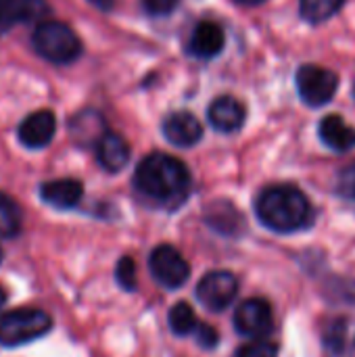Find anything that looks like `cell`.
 Masks as SVG:
<instances>
[{
	"instance_id": "obj_1",
	"label": "cell",
	"mask_w": 355,
	"mask_h": 357,
	"mask_svg": "<svg viewBox=\"0 0 355 357\" xmlns=\"http://www.w3.org/2000/svg\"><path fill=\"white\" fill-rule=\"evenodd\" d=\"M134 188L151 201L153 205L176 209L190 192V172L188 167L165 153L146 155L134 172Z\"/></svg>"
},
{
	"instance_id": "obj_2",
	"label": "cell",
	"mask_w": 355,
	"mask_h": 357,
	"mask_svg": "<svg viewBox=\"0 0 355 357\" xmlns=\"http://www.w3.org/2000/svg\"><path fill=\"white\" fill-rule=\"evenodd\" d=\"M257 220L278 234L303 230L312 222V205L308 197L291 184H274L259 192L255 201Z\"/></svg>"
},
{
	"instance_id": "obj_3",
	"label": "cell",
	"mask_w": 355,
	"mask_h": 357,
	"mask_svg": "<svg viewBox=\"0 0 355 357\" xmlns=\"http://www.w3.org/2000/svg\"><path fill=\"white\" fill-rule=\"evenodd\" d=\"M31 44L42 59L54 65H69L82 54V42L77 33L69 25L52 19L38 23L31 36Z\"/></svg>"
},
{
	"instance_id": "obj_4",
	"label": "cell",
	"mask_w": 355,
	"mask_h": 357,
	"mask_svg": "<svg viewBox=\"0 0 355 357\" xmlns=\"http://www.w3.org/2000/svg\"><path fill=\"white\" fill-rule=\"evenodd\" d=\"M52 328V318L42 310H13L0 314V345L19 347L42 339Z\"/></svg>"
},
{
	"instance_id": "obj_5",
	"label": "cell",
	"mask_w": 355,
	"mask_h": 357,
	"mask_svg": "<svg viewBox=\"0 0 355 357\" xmlns=\"http://www.w3.org/2000/svg\"><path fill=\"white\" fill-rule=\"evenodd\" d=\"M297 92L308 107H324L339 88V75L320 65H301L297 75Z\"/></svg>"
},
{
	"instance_id": "obj_6",
	"label": "cell",
	"mask_w": 355,
	"mask_h": 357,
	"mask_svg": "<svg viewBox=\"0 0 355 357\" xmlns=\"http://www.w3.org/2000/svg\"><path fill=\"white\" fill-rule=\"evenodd\" d=\"M153 278L165 289H180L190 276V264L172 245H159L149 257Z\"/></svg>"
},
{
	"instance_id": "obj_7",
	"label": "cell",
	"mask_w": 355,
	"mask_h": 357,
	"mask_svg": "<svg viewBox=\"0 0 355 357\" xmlns=\"http://www.w3.org/2000/svg\"><path fill=\"white\" fill-rule=\"evenodd\" d=\"M239 293V280L232 272L216 270L203 276V280L197 284V299L209 310V312H224Z\"/></svg>"
},
{
	"instance_id": "obj_8",
	"label": "cell",
	"mask_w": 355,
	"mask_h": 357,
	"mask_svg": "<svg viewBox=\"0 0 355 357\" xmlns=\"http://www.w3.org/2000/svg\"><path fill=\"white\" fill-rule=\"evenodd\" d=\"M234 328L243 337H251V339L270 335L274 328V316L270 303L264 299L243 301L234 312Z\"/></svg>"
},
{
	"instance_id": "obj_9",
	"label": "cell",
	"mask_w": 355,
	"mask_h": 357,
	"mask_svg": "<svg viewBox=\"0 0 355 357\" xmlns=\"http://www.w3.org/2000/svg\"><path fill=\"white\" fill-rule=\"evenodd\" d=\"M54 130H56L54 113L44 109V111L29 113L21 121V126L17 130V136H19L21 144L27 146V149H44L54 138Z\"/></svg>"
},
{
	"instance_id": "obj_10",
	"label": "cell",
	"mask_w": 355,
	"mask_h": 357,
	"mask_svg": "<svg viewBox=\"0 0 355 357\" xmlns=\"http://www.w3.org/2000/svg\"><path fill=\"white\" fill-rule=\"evenodd\" d=\"M163 136L174 146H182V149L195 146L203 138V126L192 113L176 111L163 119Z\"/></svg>"
},
{
	"instance_id": "obj_11",
	"label": "cell",
	"mask_w": 355,
	"mask_h": 357,
	"mask_svg": "<svg viewBox=\"0 0 355 357\" xmlns=\"http://www.w3.org/2000/svg\"><path fill=\"white\" fill-rule=\"evenodd\" d=\"M207 117H209V123L218 132L234 134L243 128L247 111H245V105L236 100L234 96H220L209 105Z\"/></svg>"
},
{
	"instance_id": "obj_12",
	"label": "cell",
	"mask_w": 355,
	"mask_h": 357,
	"mask_svg": "<svg viewBox=\"0 0 355 357\" xmlns=\"http://www.w3.org/2000/svg\"><path fill=\"white\" fill-rule=\"evenodd\" d=\"M50 13L44 0H0V33L17 23L40 21Z\"/></svg>"
},
{
	"instance_id": "obj_13",
	"label": "cell",
	"mask_w": 355,
	"mask_h": 357,
	"mask_svg": "<svg viewBox=\"0 0 355 357\" xmlns=\"http://www.w3.org/2000/svg\"><path fill=\"white\" fill-rule=\"evenodd\" d=\"M224 29L216 21H201L188 40V52L197 59H213L224 48Z\"/></svg>"
},
{
	"instance_id": "obj_14",
	"label": "cell",
	"mask_w": 355,
	"mask_h": 357,
	"mask_svg": "<svg viewBox=\"0 0 355 357\" xmlns=\"http://www.w3.org/2000/svg\"><path fill=\"white\" fill-rule=\"evenodd\" d=\"M94 151H96V161L103 169L115 174V172H121L128 161H130V146L128 142L119 136V134H111V132H105L100 136V140L94 144Z\"/></svg>"
},
{
	"instance_id": "obj_15",
	"label": "cell",
	"mask_w": 355,
	"mask_h": 357,
	"mask_svg": "<svg viewBox=\"0 0 355 357\" xmlns=\"http://www.w3.org/2000/svg\"><path fill=\"white\" fill-rule=\"evenodd\" d=\"M320 138L335 153H347L355 149V128L349 126L341 115L331 113L320 121Z\"/></svg>"
},
{
	"instance_id": "obj_16",
	"label": "cell",
	"mask_w": 355,
	"mask_h": 357,
	"mask_svg": "<svg viewBox=\"0 0 355 357\" xmlns=\"http://www.w3.org/2000/svg\"><path fill=\"white\" fill-rule=\"evenodd\" d=\"M84 195V188L77 180L71 178H61V180H50L40 186V197L46 205L56 207V209H71L80 203Z\"/></svg>"
},
{
	"instance_id": "obj_17",
	"label": "cell",
	"mask_w": 355,
	"mask_h": 357,
	"mask_svg": "<svg viewBox=\"0 0 355 357\" xmlns=\"http://www.w3.org/2000/svg\"><path fill=\"white\" fill-rule=\"evenodd\" d=\"M324 345L335 357H352L355 354V320L335 318L324 328Z\"/></svg>"
},
{
	"instance_id": "obj_18",
	"label": "cell",
	"mask_w": 355,
	"mask_h": 357,
	"mask_svg": "<svg viewBox=\"0 0 355 357\" xmlns=\"http://www.w3.org/2000/svg\"><path fill=\"white\" fill-rule=\"evenodd\" d=\"M71 136L75 142L80 144H96L100 140V136L105 134V121L98 113L94 111H86L80 113L73 121H71Z\"/></svg>"
},
{
	"instance_id": "obj_19",
	"label": "cell",
	"mask_w": 355,
	"mask_h": 357,
	"mask_svg": "<svg viewBox=\"0 0 355 357\" xmlns=\"http://www.w3.org/2000/svg\"><path fill=\"white\" fill-rule=\"evenodd\" d=\"M345 0H299V13L308 23H324L341 10Z\"/></svg>"
},
{
	"instance_id": "obj_20",
	"label": "cell",
	"mask_w": 355,
	"mask_h": 357,
	"mask_svg": "<svg viewBox=\"0 0 355 357\" xmlns=\"http://www.w3.org/2000/svg\"><path fill=\"white\" fill-rule=\"evenodd\" d=\"M21 232L19 205L0 190V238H13Z\"/></svg>"
},
{
	"instance_id": "obj_21",
	"label": "cell",
	"mask_w": 355,
	"mask_h": 357,
	"mask_svg": "<svg viewBox=\"0 0 355 357\" xmlns=\"http://www.w3.org/2000/svg\"><path fill=\"white\" fill-rule=\"evenodd\" d=\"M167 322H169L172 333H174V335H178V337L192 335V333H195V328L199 326V320H197L195 310H192L188 303H184V301L176 303V305L169 310Z\"/></svg>"
},
{
	"instance_id": "obj_22",
	"label": "cell",
	"mask_w": 355,
	"mask_h": 357,
	"mask_svg": "<svg viewBox=\"0 0 355 357\" xmlns=\"http://www.w3.org/2000/svg\"><path fill=\"white\" fill-rule=\"evenodd\" d=\"M115 278H117V284L123 289V291H134L138 287V278H136V264L132 257H121L117 261V268H115Z\"/></svg>"
},
{
	"instance_id": "obj_23",
	"label": "cell",
	"mask_w": 355,
	"mask_h": 357,
	"mask_svg": "<svg viewBox=\"0 0 355 357\" xmlns=\"http://www.w3.org/2000/svg\"><path fill=\"white\" fill-rule=\"evenodd\" d=\"M278 356V347L274 343L268 341H255V343H247L243 345L236 357H276Z\"/></svg>"
},
{
	"instance_id": "obj_24",
	"label": "cell",
	"mask_w": 355,
	"mask_h": 357,
	"mask_svg": "<svg viewBox=\"0 0 355 357\" xmlns=\"http://www.w3.org/2000/svg\"><path fill=\"white\" fill-rule=\"evenodd\" d=\"M337 192L349 201H355V163L341 169V174L337 178Z\"/></svg>"
},
{
	"instance_id": "obj_25",
	"label": "cell",
	"mask_w": 355,
	"mask_h": 357,
	"mask_svg": "<svg viewBox=\"0 0 355 357\" xmlns=\"http://www.w3.org/2000/svg\"><path fill=\"white\" fill-rule=\"evenodd\" d=\"M180 0H142V6L153 17H165L176 10Z\"/></svg>"
},
{
	"instance_id": "obj_26",
	"label": "cell",
	"mask_w": 355,
	"mask_h": 357,
	"mask_svg": "<svg viewBox=\"0 0 355 357\" xmlns=\"http://www.w3.org/2000/svg\"><path fill=\"white\" fill-rule=\"evenodd\" d=\"M192 335L197 337V343H199L201 347H205V349L216 347L218 341H220V335L216 333V328H211L209 324H201V322H199V326L195 328Z\"/></svg>"
},
{
	"instance_id": "obj_27",
	"label": "cell",
	"mask_w": 355,
	"mask_h": 357,
	"mask_svg": "<svg viewBox=\"0 0 355 357\" xmlns=\"http://www.w3.org/2000/svg\"><path fill=\"white\" fill-rule=\"evenodd\" d=\"M90 2L96 4L98 8H105V10H109L113 6V0H90Z\"/></svg>"
},
{
	"instance_id": "obj_28",
	"label": "cell",
	"mask_w": 355,
	"mask_h": 357,
	"mask_svg": "<svg viewBox=\"0 0 355 357\" xmlns=\"http://www.w3.org/2000/svg\"><path fill=\"white\" fill-rule=\"evenodd\" d=\"M236 2L243 6H257V4H264L266 0H236Z\"/></svg>"
},
{
	"instance_id": "obj_29",
	"label": "cell",
	"mask_w": 355,
	"mask_h": 357,
	"mask_svg": "<svg viewBox=\"0 0 355 357\" xmlns=\"http://www.w3.org/2000/svg\"><path fill=\"white\" fill-rule=\"evenodd\" d=\"M4 303H6V293H4V289H0V314H2Z\"/></svg>"
},
{
	"instance_id": "obj_30",
	"label": "cell",
	"mask_w": 355,
	"mask_h": 357,
	"mask_svg": "<svg viewBox=\"0 0 355 357\" xmlns=\"http://www.w3.org/2000/svg\"><path fill=\"white\" fill-rule=\"evenodd\" d=\"M354 98H355V79H354Z\"/></svg>"
},
{
	"instance_id": "obj_31",
	"label": "cell",
	"mask_w": 355,
	"mask_h": 357,
	"mask_svg": "<svg viewBox=\"0 0 355 357\" xmlns=\"http://www.w3.org/2000/svg\"><path fill=\"white\" fill-rule=\"evenodd\" d=\"M0 261H2V249H0Z\"/></svg>"
}]
</instances>
